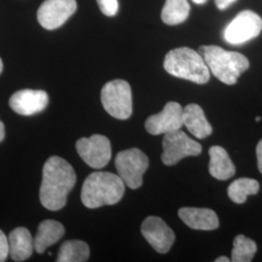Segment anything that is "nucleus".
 <instances>
[{
  "label": "nucleus",
  "instance_id": "f257e3e1",
  "mask_svg": "<svg viewBox=\"0 0 262 262\" xmlns=\"http://www.w3.org/2000/svg\"><path fill=\"white\" fill-rule=\"evenodd\" d=\"M76 181L75 170L71 164L59 157H51L43 167V178L39 192L41 204L50 211L62 209Z\"/></svg>",
  "mask_w": 262,
  "mask_h": 262
},
{
  "label": "nucleus",
  "instance_id": "f03ea898",
  "mask_svg": "<svg viewBox=\"0 0 262 262\" xmlns=\"http://www.w3.org/2000/svg\"><path fill=\"white\" fill-rule=\"evenodd\" d=\"M125 191V184L111 172H94L84 180L81 199L84 206L96 209L117 204Z\"/></svg>",
  "mask_w": 262,
  "mask_h": 262
},
{
  "label": "nucleus",
  "instance_id": "7ed1b4c3",
  "mask_svg": "<svg viewBox=\"0 0 262 262\" xmlns=\"http://www.w3.org/2000/svg\"><path fill=\"white\" fill-rule=\"evenodd\" d=\"M199 53L204 58L210 72L224 84H234L250 66L246 56L236 52L225 51L217 46H201Z\"/></svg>",
  "mask_w": 262,
  "mask_h": 262
},
{
  "label": "nucleus",
  "instance_id": "20e7f679",
  "mask_svg": "<svg viewBox=\"0 0 262 262\" xmlns=\"http://www.w3.org/2000/svg\"><path fill=\"white\" fill-rule=\"evenodd\" d=\"M164 69L170 75L198 84L210 80V70L204 58L190 48L182 47L170 51L164 58Z\"/></svg>",
  "mask_w": 262,
  "mask_h": 262
},
{
  "label": "nucleus",
  "instance_id": "39448f33",
  "mask_svg": "<svg viewBox=\"0 0 262 262\" xmlns=\"http://www.w3.org/2000/svg\"><path fill=\"white\" fill-rule=\"evenodd\" d=\"M101 102L105 111L118 120H127L132 114V93L124 80H113L101 91Z\"/></svg>",
  "mask_w": 262,
  "mask_h": 262
},
{
  "label": "nucleus",
  "instance_id": "423d86ee",
  "mask_svg": "<svg viewBox=\"0 0 262 262\" xmlns=\"http://www.w3.org/2000/svg\"><path fill=\"white\" fill-rule=\"evenodd\" d=\"M115 166L125 186L137 189L143 185V176L149 167V159L142 150L133 148L120 151L116 156Z\"/></svg>",
  "mask_w": 262,
  "mask_h": 262
},
{
  "label": "nucleus",
  "instance_id": "0eeeda50",
  "mask_svg": "<svg viewBox=\"0 0 262 262\" xmlns=\"http://www.w3.org/2000/svg\"><path fill=\"white\" fill-rule=\"evenodd\" d=\"M162 148L161 161L167 166L175 165L187 157L199 156L202 151L201 145L189 138L181 129L165 134L162 141Z\"/></svg>",
  "mask_w": 262,
  "mask_h": 262
},
{
  "label": "nucleus",
  "instance_id": "6e6552de",
  "mask_svg": "<svg viewBox=\"0 0 262 262\" xmlns=\"http://www.w3.org/2000/svg\"><path fill=\"white\" fill-rule=\"evenodd\" d=\"M261 30V18L253 11L245 10L227 25L224 31V38L231 45H240L257 37Z\"/></svg>",
  "mask_w": 262,
  "mask_h": 262
},
{
  "label": "nucleus",
  "instance_id": "1a4fd4ad",
  "mask_svg": "<svg viewBox=\"0 0 262 262\" xmlns=\"http://www.w3.org/2000/svg\"><path fill=\"white\" fill-rule=\"evenodd\" d=\"M76 149L80 158L92 168H103L112 157L110 140L100 134L79 139L76 142Z\"/></svg>",
  "mask_w": 262,
  "mask_h": 262
},
{
  "label": "nucleus",
  "instance_id": "9d476101",
  "mask_svg": "<svg viewBox=\"0 0 262 262\" xmlns=\"http://www.w3.org/2000/svg\"><path fill=\"white\" fill-rule=\"evenodd\" d=\"M76 10V0H45L38 9V21L46 29H56L73 15Z\"/></svg>",
  "mask_w": 262,
  "mask_h": 262
},
{
  "label": "nucleus",
  "instance_id": "9b49d317",
  "mask_svg": "<svg viewBox=\"0 0 262 262\" xmlns=\"http://www.w3.org/2000/svg\"><path fill=\"white\" fill-rule=\"evenodd\" d=\"M183 108L180 104L170 101L159 114L152 115L145 122L146 130L151 135L167 134L180 130L184 125Z\"/></svg>",
  "mask_w": 262,
  "mask_h": 262
},
{
  "label": "nucleus",
  "instance_id": "f8f14e48",
  "mask_svg": "<svg viewBox=\"0 0 262 262\" xmlns=\"http://www.w3.org/2000/svg\"><path fill=\"white\" fill-rule=\"evenodd\" d=\"M141 233L159 253H168L175 242V233L159 216H148L141 225Z\"/></svg>",
  "mask_w": 262,
  "mask_h": 262
},
{
  "label": "nucleus",
  "instance_id": "ddd939ff",
  "mask_svg": "<svg viewBox=\"0 0 262 262\" xmlns=\"http://www.w3.org/2000/svg\"><path fill=\"white\" fill-rule=\"evenodd\" d=\"M49 96L40 90H21L11 96V109L21 116H32L46 109Z\"/></svg>",
  "mask_w": 262,
  "mask_h": 262
},
{
  "label": "nucleus",
  "instance_id": "4468645a",
  "mask_svg": "<svg viewBox=\"0 0 262 262\" xmlns=\"http://www.w3.org/2000/svg\"><path fill=\"white\" fill-rule=\"evenodd\" d=\"M178 215L188 227L195 230H214L220 225L216 214L207 208L184 207L179 210Z\"/></svg>",
  "mask_w": 262,
  "mask_h": 262
},
{
  "label": "nucleus",
  "instance_id": "2eb2a0df",
  "mask_svg": "<svg viewBox=\"0 0 262 262\" xmlns=\"http://www.w3.org/2000/svg\"><path fill=\"white\" fill-rule=\"evenodd\" d=\"M184 125L193 136L204 139L213 132L212 125L207 121L203 109L197 104H188L183 110Z\"/></svg>",
  "mask_w": 262,
  "mask_h": 262
},
{
  "label": "nucleus",
  "instance_id": "dca6fc26",
  "mask_svg": "<svg viewBox=\"0 0 262 262\" xmlns=\"http://www.w3.org/2000/svg\"><path fill=\"white\" fill-rule=\"evenodd\" d=\"M10 256L14 261H25L29 258L34 249V238L26 227H17L8 237Z\"/></svg>",
  "mask_w": 262,
  "mask_h": 262
},
{
  "label": "nucleus",
  "instance_id": "f3484780",
  "mask_svg": "<svg viewBox=\"0 0 262 262\" xmlns=\"http://www.w3.org/2000/svg\"><path fill=\"white\" fill-rule=\"evenodd\" d=\"M209 172L211 176L220 181H225L234 176V164L223 147H211L209 150Z\"/></svg>",
  "mask_w": 262,
  "mask_h": 262
},
{
  "label": "nucleus",
  "instance_id": "a211bd4d",
  "mask_svg": "<svg viewBox=\"0 0 262 262\" xmlns=\"http://www.w3.org/2000/svg\"><path fill=\"white\" fill-rule=\"evenodd\" d=\"M64 226L54 220H46L38 226L34 237V249L38 253H43L50 246L58 242L64 235Z\"/></svg>",
  "mask_w": 262,
  "mask_h": 262
},
{
  "label": "nucleus",
  "instance_id": "6ab92c4d",
  "mask_svg": "<svg viewBox=\"0 0 262 262\" xmlns=\"http://www.w3.org/2000/svg\"><path fill=\"white\" fill-rule=\"evenodd\" d=\"M189 15L187 0H166L162 11L161 19L168 26H176L184 23Z\"/></svg>",
  "mask_w": 262,
  "mask_h": 262
},
{
  "label": "nucleus",
  "instance_id": "aec40b11",
  "mask_svg": "<svg viewBox=\"0 0 262 262\" xmlns=\"http://www.w3.org/2000/svg\"><path fill=\"white\" fill-rule=\"evenodd\" d=\"M90 257V248L88 244L80 240L66 241L61 245L57 262H84Z\"/></svg>",
  "mask_w": 262,
  "mask_h": 262
},
{
  "label": "nucleus",
  "instance_id": "412c9836",
  "mask_svg": "<svg viewBox=\"0 0 262 262\" xmlns=\"http://www.w3.org/2000/svg\"><path fill=\"white\" fill-rule=\"evenodd\" d=\"M259 191V184L256 180L241 178L235 180L228 187V196L236 203L243 204L249 195H254Z\"/></svg>",
  "mask_w": 262,
  "mask_h": 262
},
{
  "label": "nucleus",
  "instance_id": "4be33fe9",
  "mask_svg": "<svg viewBox=\"0 0 262 262\" xmlns=\"http://www.w3.org/2000/svg\"><path fill=\"white\" fill-rule=\"evenodd\" d=\"M256 251H257V247L253 240L246 237L245 235H238L233 241L231 261H252L254 254L256 253Z\"/></svg>",
  "mask_w": 262,
  "mask_h": 262
},
{
  "label": "nucleus",
  "instance_id": "5701e85b",
  "mask_svg": "<svg viewBox=\"0 0 262 262\" xmlns=\"http://www.w3.org/2000/svg\"><path fill=\"white\" fill-rule=\"evenodd\" d=\"M97 4L100 11L108 17H113L118 13V0H97Z\"/></svg>",
  "mask_w": 262,
  "mask_h": 262
},
{
  "label": "nucleus",
  "instance_id": "b1692460",
  "mask_svg": "<svg viewBox=\"0 0 262 262\" xmlns=\"http://www.w3.org/2000/svg\"><path fill=\"white\" fill-rule=\"evenodd\" d=\"M9 241L6 235L0 229V262L7 260L8 255H10Z\"/></svg>",
  "mask_w": 262,
  "mask_h": 262
},
{
  "label": "nucleus",
  "instance_id": "393cba45",
  "mask_svg": "<svg viewBox=\"0 0 262 262\" xmlns=\"http://www.w3.org/2000/svg\"><path fill=\"white\" fill-rule=\"evenodd\" d=\"M256 158H257V167L262 174V139L258 142L256 146Z\"/></svg>",
  "mask_w": 262,
  "mask_h": 262
},
{
  "label": "nucleus",
  "instance_id": "a878e982",
  "mask_svg": "<svg viewBox=\"0 0 262 262\" xmlns=\"http://www.w3.org/2000/svg\"><path fill=\"white\" fill-rule=\"evenodd\" d=\"M236 0H215V5L219 9L225 10L228 8Z\"/></svg>",
  "mask_w": 262,
  "mask_h": 262
},
{
  "label": "nucleus",
  "instance_id": "bb28decb",
  "mask_svg": "<svg viewBox=\"0 0 262 262\" xmlns=\"http://www.w3.org/2000/svg\"><path fill=\"white\" fill-rule=\"evenodd\" d=\"M5 137V126L4 123L0 121V142H2Z\"/></svg>",
  "mask_w": 262,
  "mask_h": 262
},
{
  "label": "nucleus",
  "instance_id": "cd10ccee",
  "mask_svg": "<svg viewBox=\"0 0 262 262\" xmlns=\"http://www.w3.org/2000/svg\"><path fill=\"white\" fill-rule=\"evenodd\" d=\"M231 259H229L227 256H220L215 259V262H229Z\"/></svg>",
  "mask_w": 262,
  "mask_h": 262
},
{
  "label": "nucleus",
  "instance_id": "c85d7f7f",
  "mask_svg": "<svg viewBox=\"0 0 262 262\" xmlns=\"http://www.w3.org/2000/svg\"><path fill=\"white\" fill-rule=\"evenodd\" d=\"M194 3H196V4H204V3H206L207 0H192Z\"/></svg>",
  "mask_w": 262,
  "mask_h": 262
},
{
  "label": "nucleus",
  "instance_id": "c756f323",
  "mask_svg": "<svg viewBox=\"0 0 262 262\" xmlns=\"http://www.w3.org/2000/svg\"><path fill=\"white\" fill-rule=\"evenodd\" d=\"M2 70H3V62H2V59L0 58V74H1Z\"/></svg>",
  "mask_w": 262,
  "mask_h": 262
},
{
  "label": "nucleus",
  "instance_id": "7c9ffc66",
  "mask_svg": "<svg viewBox=\"0 0 262 262\" xmlns=\"http://www.w3.org/2000/svg\"><path fill=\"white\" fill-rule=\"evenodd\" d=\"M255 121H256V122H260V121H261V118H260V117H256V118H255Z\"/></svg>",
  "mask_w": 262,
  "mask_h": 262
}]
</instances>
